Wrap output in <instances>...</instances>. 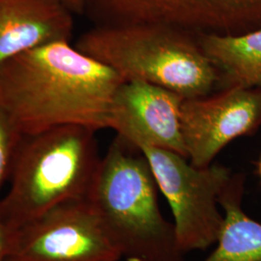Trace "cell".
<instances>
[{
	"mask_svg": "<svg viewBox=\"0 0 261 261\" xmlns=\"http://www.w3.org/2000/svg\"><path fill=\"white\" fill-rule=\"evenodd\" d=\"M123 80L70 40L28 51L0 66V108L24 136L60 126L109 129Z\"/></svg>",
	"mask_w": 261,
	"mask_h": 261,
	"instance_id": "obj_1",
	"label": "cell"
},
{
	"mask_svg": "<svg viewBox=\"0 0 261 261\" xmlns=\"http://www.w3.org/2000/svg\"><path fill=\"white\" fill-rule=\"evenodd\" d=\"M149 163L120 137L110 145L87 196L122 256L141 261H184L175 227L160 210Z\"/></svg>",
	"mask_w": 261,
	"mask_h": 261,
	"instance_id": "obj_2",
	"label": "cell"
},
{
	"mask_svg": "<svg viewBox=\"0 0 261 261\" xmlns=\"http://www.w3.org/2000/svg\"><path fill=\"white\" fill-rule=\"evenodd\" d=\"M198 36L162 24H96L75 47L112 68L124 83L154 84L191 99L219 89L218 72Z\"/></svg>",
	"mask_w": 261,
	"mask_h": 261,
	"instance_id": "obj_3",
	"label": "cell"
},
{
	"mask_svg": "<svg viewBox=\"0 0 261 261\" xmlns=\"http://www.w3.org/2000/svg\"><path fill=\"white\" fill-rule=\"evenodd\" d=\"M95 134L67 125L23 138L0 199V219L11 231L55 206L87 198L102 159Z\"/></svg>",
	"mask_w": 261,
	"mask_h": 261,
	"instance_id": "obj_4",
	"label": "cell"
},
{
	"mask_svg": "<svg viewBox=\"0 0 261 261\" xmlns=\"http://www.w3.org/2000/svg\"><path fill=\"white\" fill-rule=\"evenodd\" d=\"M146 157L159 191L173 214L182 252L206 250L218 241L224 224L219 197L232 176L221 165L196 168L188 158L149 145L138 147Z\"/></svg>",
	"mask_w": 261,
	"mask_h": 261,
	"instance_id": "obj_5",
	"label": "cell"
},
{
	"mask_svg": "<svg viewBox=\"0 0 261 261\" xmlns=\"http://www.w3.org/2000/svg\"><path fill=\"white\" fill-rule=\"evenodd\" d=\"M87 198L66 201L11 231L6 261H119Z\"/></svg>",
	"mask_w": 261,
	"mask_h": 261,
	"instance_id": "obj_6",
	"label": "cell"
},
{
	"mask_svg": "<svg viewBox=\"0 0 261 261\" xmlns=\"http://www.w3.org/2000/svg\"><path fill=\"white\" fill-rule=\"evenodd\" d=\"M84 14L96 24H162L196 35L261 28V0H85Z\"/></svg>",
	"mask_w": 261,
	"mask_h": 261,
	"instance_id": "obj_7",
	"label": "cell"
},
{
	"mask_svg": "<svg viewBox=\"0 0 261 261\" xmlns=\"http://www.w3.org/2000/svg\"><path fill=\"white\" fill-rule=\"evenodd\" d=\"M261 127V88H228L185 99L181 130L190 163L206 168L234 140Z\"/></svg>",
	"mask_w": 261,
	"mask_h": 261,
	"instance_id": "obj_8",
	"label": "cell"
},
{
	"mask_svg": "<svg viewBox=\"0 0 261 261\" xmlns=\"http://www.w3.org/2000/svg\"><path fill=\"white\" fill-rule=\"evenodd\" d=\"M184 97L158 85L123 83L112 103L110 127L139 147L149 145L187 157L181 130Z\"/></svg>",
	"mask_w": 261,
	"mask_h": 261,
	"instance_id": "obj_9",
	"label": "cell"
},
{
	"mask_svg": "<svg viewBox=\"0 0 261 261\" xmlns=\"http://www.w3.org/2000/svg\"><path fill=\"white\" fill-rule=\"evenodd\" d=\"M73 15L63 0H0V66L37 47L71 40Z\"/></svg>",
	"mask_w": 261,
	"mask_h": 261,
	"instance_id": "obj_10",
	"label": "cell"
},
{
	"mask_svg": "<svg viewBox=\"0 0 261 261\" xmlns=\"http://www.w3.org/2000/svg\"><path fill=\"white\" fill-rule=\"evenodd\" d=\"M198 40L218 72V90L261 88V28L238 35L204 34Z\"/></svg>",
	"mask_w": 261,
	"mask_h": 261,
	"instance_id": "obj_11",
	"label": "cell"
},
{
	"mask_svg": "<svg viewBox=\"0 0 261 261\" xmlns=\"http://www.w3.org/2000/svg\"><path fill=\"white\" fill-rule=\"evenodd\" d=\"M244 192L245 176L232 173L219 197L224 215L223 229L216 249L202 261H261V223L244 211Z\"/></svg>",
	"mask_w": 261,
	"mask_h": 261,
	"instance_id": "obj_12",
	"label": "cell"
},
{
	"mask_svg": "<svg viewBox=\"0 0 261 261\" xmlns=\"http://www.w3.org/2000/svg\"><path fill=\"white\" fill-rule=\"evenodd\" d=\"M24 137L16 123L0 108V191L10 179Z\"/></svg>",
	"mask_w": 261,
	"mask_h": 261,
	"instance_id": "obj_13",
	"label": "cell"
},
{
	"mask_svg": "<svg viewBox=\"0 0 261 261\" xmlns=\"http://www.w3.org/2000/svg\"><path fill=\"white\" fill-rule=\"evenodd\" d=\"M11 230L0 219V261H6L9 248Z\"/></svg>",
	"mask_w": 261,
	"mask_h": 261,
	"instance_id": "obj_14",
	"label": "cell"
},
{
	"mask_svg": "<svg viewBox=\"0 0 261 261\" xmlns=\"http://www.w3.org/2000/svg\"><path fill=\"white\" fill-rule=\"evenodd\" d=\"M66 6L75 15H84L85 13V0H63Z\"/></svg>",
	"mask_w": 261,
	"mask_h": 261,
	"instance_id": "obj_15",
	"label": "cell"
},
{
	"mask_svg": "<svg viewBox=\"0 0 261 261\" xmlns=\"http://www.w3.org/2000/svg\"><path fill=\"white\" fill-rule=\"evenodd\" d=\"M257 174H258V177L260 179L261 181V157L257 163Z\"/></svg>",
	"mask_w": 261,
	"mask_h": 261,
	"instance_id": "obj_16",
	"label": "cell"
}]
</instances>
